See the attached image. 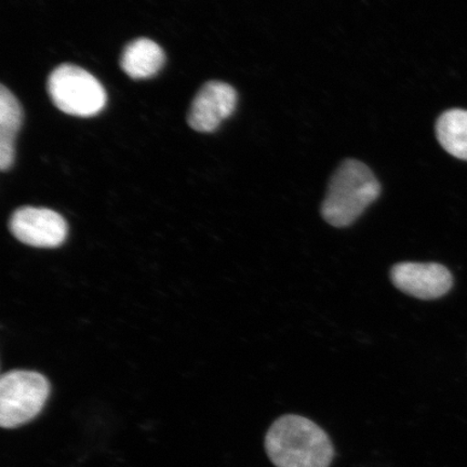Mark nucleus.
<instances>
[{
  "label": "nucleus",
  "mask_w": 467,
  "mask_h": 467,
  "mask_svg": "<svg viewBox=\"0 0 467 467\" xmlns=\"http://www.w3.org/2000/svg\"><path fill=\"white\" fill-rule=\"evenodd\" d=\"M268 459L276 467H329L335 458L330 437L320 426L297 414H285L268 429Z\"/></svg>",
  "instance_id": "1"
},
{
  "label": "nucleus",
  "mask_w": 467,
  "mask_h": 467,
  "mask_svg": "<svg viewBox=\"0 0 467 467\" xmlns=\"http://www.w3.org/2000/svg\"><path fill=\"white\" fill-rule=\"evenodd\" d=\"M379 192L381 185L365 163L344 161L331 177L321 215L332 226H349L378 200Z\"/></svg>",
  "instance_id": "2"
},
{
  "label": "nucleus",
  "mask_w": 467,
  "mask_h": 467,
  "mask_svg": "<svg viewBox=\"0 0 467 467\" xmlns=\"http://www.w3.org/2000/svg\"><path fill=\"white\" fill-rule=\"evenodd\" d=\"M50 395L48 379L38 372L14 370L0 379V425L19 429L43 411Z\"/></svg>",
  "instance_id": "3"
},
{
  "label": "nucleus",
  "mask_w": 467,
  "mask_h": 467,
  "mask_svg": "<svg viewBox=\"0 0 467 467\" xmlns=\"http://www.w3.org/2000/svg\"><path fill=\"white\" fill-rule=\"evenodd\" d=\"M51 101L67 115L93 117L107 104V92L95 76L86 69L62 64L54 69L47 83Z\"/></svg>",
  "instance_id": "4"
},
{
  "label": "nucleus",
  "mask_w": 467,
  "mask_h": 467,
  "mask_svg": "<svg viewBox=\"0 0 467 467\" xmlns=\"http://www.w3.org/2000/svg\"><path fill=\"white\" fill-rule=\"evenodd\" d=\"M10 230L23 244L36 248L61 246L67 236L62 215L46 208L23 207L13 214Z\"/></svg>",
  "instance_id": "5"
},
{
  "label": "nucleus",
  "mask_w": 467,
  "mask_h": 467,
  "mask_svg": "<svg viewBox=\"0 0 467 467\" xmlns=\"http://www.w3.org/2000/svg\"><path fill=\"white\" fill-rule=\"evenodd\" d=\"M397 289L421 300H435L452 288L453 279L448 268L438 263H399L390 271Z\"/></svg>",
  "instance_id": "6"
},
{
  "label": "nucleus",
  "mask_w": 467,
  "mask_h": 467,
  "mask_svg": "<svg viewBox=\"0 0 467 467\" xmlns=\"http://www.w3.org/2000/svg\"><path fill=\"white\" fill-rule=\"evenodd\" d=\"M237 92L223 81H209L197 93L189 112L188 121L197 132L210 133L233 115L237 105Z\"/></svg>",
  "instance_id": "7"
},
{
  "label": "nucleus",
  "mask_w": 467,
  "mask_h": 467,
  "mask_svg": "<svg viewBox=\"0 0 467 467\" xmlns=\"http://www.w3.org/2000/svg\"><path fill=\"white\" fill-rule=\"evenodd\" d=\"M161 47L149 38H138L125 47L120 67L133 79L153 78L165 63Z\"/></svg>",
  "instance_id": "8"
},
{
  "label": "nucleus",
  "mask_w": 467,
  "mask_h": 467,
  "mask_svg": "<svg viewBox=\"0 0 467 467\" xmlns=\"http://www.w3.org/2000/svg\"><path fill=\"white\" fill-rule=\"evenodd\" d=\"M23 122V109L8 88L0 87V168L13 167L16 159V139Z\"/></svg>",
  "instance_id": "9"
},
{
  "label": "nucleus",
  "mask_w": 467,
  "mask_h": 467,
  "mask_svg": "<svg viewBox=\"0 0 467 467\" xmlns=\"http://www.w3.org/2000/svg\"><path fill=\"white\" fill-rule=\"evenodd\" d=\"M436 137L447 153L467 161V110L453 109L442 113L436 122Z\"/></svg>",
  "instance_id": "10"
}]
</instances>
